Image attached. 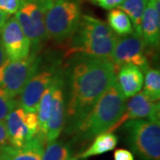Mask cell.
Returning <instances> with one entry per match:
<instances>
[{"instance_id":"obj_1","label":"cell","mask_w":160,"mask_h":160,"mask_svg":"<svg viewBox=\"0 0 160 160\" xmlns=\"http://www.w3.org/2000/svg\"><path fill=\"white\" fill-rule=\"evenodd\" d=\"M110 59L83 57L69 75V101L66 109L69 134H76L95 103L116 78Z\"/></svg>"},{"instance_id":"obj_2","label":"cell","mask_w":160,"mask_h":160,"mask_svg":"<svg viewBox=\"0 0 160 160\" xmlns=\"http://www.w3.org/2000/svg\"><path fill=\"white\" fill-rule=\"evenodd\" d=\"M118 38L105 22L92 15L83 14L78 28L69 38L66 55L110 59Z\"/></svg>"},{"instance_id":"obj_3","label":"cell","mask_w":160,"mask_h":160,"mask_svg":"<svg viewBox=\"0 0 160 160\" xmlns=\"http://www.w3.org/2000/svg\"><path fill=\"white\" fill-rule=\"evenodd\" d=\"M126 100L115 78L87 115L75 139L89 141L102 132L110 131L124 114Z\"/></svg>"},{"instance_id":"obj_4","label":"cell","mask_w":160,"mask_h":160,"mask_svg":"<svg viewBox=\"0 0 160 160\" xmlns=\"http://www.w3.org/2000/svg\"><path fill=\"white\" fill-rule=\"evenodd\" d=\"M127 144L141 160H160V125L149 120H129L123 125Z\"/></svg>"},{"instance_id":"obj_5","label":"cell","mask_w":160,"mask_h":160,"mask_svg":"<svg viewBox=\"0 0 160 160\" xmlns=\"http://www.w3.org/2000/svg\"><path fill=\"white\" fill-rule=\"evenodd\" d=\"M81 15L78 0H54L45 15L47 38L56 42L69 39L78 28Z\"/></svg>"},{"instance_id":"obj_6","label":"cell","mask_w":160,"mask_h":160,"mask_svg":"<svg viewBox=\"0 0 160 160\" xmlns=\"http://www.w3.org/2000/svg\"><path fill=\"white\" fill-rule=\"evenodd\" d=\"M40 58L36 52L22 60L6 61L0 67V87L12 98H16L23 87L39 69Z\"/></svg>"},{"instance_id":"obj_7","label":"cell","mask_w":160,"mask_h":160,"mask_svg":"<svg viewBox=\"0 0 160 160\" xmlns=\"http://www.w3.org/2000/svg\"><path fill=\"white\" fill-rule=\"evenodd\" d=\"M54 0H21L15 17L27 36L33 50L47 38L45 15Z\"/></svg>"},{"instance_id":"obj_8","label":"cell","mask_w":160,"mask_h":160,"mask_svg":"<svg viewBox=\"0 0 160 160\" xmlns=\"http://www.w3.org/2000/svg\"><path fill=\"white\" fill-rule=\"evenodd\" d=\"M110 60L117 70L125 64L136 66L143 73L149 69V60L146 55V44L142 38L134 33L118 38Z\"/></svg>"},{"instance_id":"obj_9","label":"cell","mask_w":160,"mask_h":160,"mask_svg":"<svg viewBox=\"0 0 160 160\" xmlns=\"http://www.w3.org/2000/svg\"><path fill=\"white\" fill-rule=\"evenodd\" d=\"M9 145L20 148L38 136V122L36 112L27 111L20 105L12 109L5 119Z\"/></svg>"},{"instance_id":"obj_10","label":"cell","mask_w":160,"mask_h":160,"mask_svg":"<svg viewBox=\"0 0 160 160\" xmlns=\"http://www.w3.org/2000/svg\"><path fill=\"white\" fill-rule=\"evenodd\" d=\"M0 41L10 60H22L30 53L31 43L15 16L8 17L3 25L0 30Z\"/></svg>"},{"instance_id":"obj_11","label":"cell","mask_w":160,"mask_h":160,"mask_svg":"<svg viewBox=\"0 0 160 160\" xmlns=\"http://www.w3.org/2000/svg\"><path fill=\"white\" fill-rule=\"evenodd\" d=\"M66 105L63 92V79L60 74L54 78V89L49 119L47 121L43 142L45 144L57 140L66 121Z\"/></svg>"},{"instance_id":"obj_12","label":"cell","mask_w":160,"mask_h":160,"mask_svg":"<svg viewBox=\"0 0 160 160\" xmlns=\"http://www.w3.org/2000/svg\"><path fill=\"white\" fill-rule=\"evenodd\" d=\"M56 75L57 71L52 68L38 71L21 92L19 105L27 111L37 112L40 99L47 87L52 83Z\"/></svg>"},{"instance_id":"obj_13","label":"cell","mask_w":160,"mask_h":160,"mask_svg":"<svg viewBox=\"0 0 160 160\" xmlns=\"http://www.w3.org/2000/svg\"><path fill=\"white\" fill-rule=\"evenodd\" d=\"M129 99V102L126 103L124 114L109 132H113L129 120L147 119L159 123L160 105L158 102L150 101L142 91H140Z\"/></svg>"},{"instance_id":"obj_14","label":"cell","mask_w":160,"mask_h":160,"mask_svg":"<svg viewBox=\"0 0 160 160\" xmlns=\"http://www.w3.org/2000/svg\"><path fill=\"white\" fill-rule=\"evenodd\" d=\"M160 0H148L142 18V36L146 46L157 48L160 41Z\"/></svg>"},{"instance_id":"obj_15","label":"cell","mask_w":160,"mask_h":160,"mask_svg":"<svg viewBox=\"0 0 160 160\" xmlns=\"http://www.w3.org/2000/svg\"><path fill=\"white\" fill-rule=\"evenodd\" d=\"M143 79L142 71L131 64L120 66L116 72V82L126 99L131 98L142 89Z\"/></svg>"},{"instance_id":"obj_16","label":"cell","mask_w":160,"mask_h":160,"mask_svg":"<svg viewBox=\"0 0 160 160\" xmlns=\"http://www.w3.org/2000/svg\"><path fill=\"white\" fill-rule=\"evenodd\" d=\"M44 145L38 136L20 148L8 144L0 151V160H42Z\"/></svg>"},{"instance_id":"obj_17","label":"cell","mask_w":160,"mask_h":160,"mask_svg":"<svg viewBox=\"0 0 160 160\" xmlns=\"http://www.w3.org/2000/svg\"><path fill=\"white\" fill-rule=\"evenodd\" d=\"M118 138L112 132H104L94 137L91 145L78 156V159H87L92 157L102 155L111 151L117 147Z\"/></svg>"},{"instance_id":"obj_18","label":"cell","mask_w":160,"mask_h":160,"mask_svg":"<svg viewBox=\"0 0 160 160\" xmlns=\"http://www.w3.org/2000/svg\"><path fill=\"white\" fill-rule=\"evenodd\" d=\"M148 0H125L121 5L118 6L124 12L131 21L133 33L139 37L142 36V18Z\"/></svg>"},{"instance_id":"obj_19","label":"cell","mask_w":160,"mask_h":160,"mask_svg":"<svg viewBox=\"0 0 160 160\" xmlns=\"http://www.w3.org/2000/svg\"><path fill=\"white\" fill-rule=\"evenodd\" d=\"M53 89H54V79H53L51 85L47 87V89L45 91V92L43 93L39 102H38L37 112H36L37 116H38V137L39 138L42 142H43L45 132H46V124H47V121L49 119V116H50V112H51Z\"/></svg>"},{"instance_id":"obj_20","label":"cell","mask_w":160,"mask_h":160,"mask_svg":"<svg viewBox=\"0 0 160 160\" xmlns=\"http://www.w3.org/2000/svg\"><path fill=\"white\" fill-rule=\"evenodd\" d=\"M107 19V24L117 36L125 37L133 33L132 25L129 17L118 8L109 10Z\"/></svg>"},{"instance_id":"obj_21","label":"cell","mask_w":160,"mask_h":160,"mask_svg":"<svg viewBox=\"0 0 160 160\" xmlns=\"http://www.w3.org/2000/svg\"><path fill=\"white\" fill-rule=\"evenodd\" d=\"M71 155L72 150L69 143L55 140L46 143L42 155V160H69Z\"/></svg>"},{"instance_id":"obj_22","label":"cell","mask_w":160,"mask_h":160,"mask_svg":"<svg viewBox=\"0 0 160 160\" xmlns=\"http://www.w3.org/2000/svg\"><path fill=\"white\" fill-rule=\"evenodd\" d=\"M143 90L145 95L152 102H158L160 98V71L158 69H148L144 72Z\"/></svg>"},{"instance_id":"obj_23","label":"cell","mask_w":160,"mask_h":160,"mask_svg":"<svg viewBox=\"0 0 160 160\" xmlns=\"http://www.w3.org/2000/svg\"><path fill=\"white\" fill-rule=\"evenodd\" d=\"M19 106V101L16 98L11 97L3 88L0 87V122L5 121L6 117Z\"/></svg>"},{"instance_id":"obj_24","label":"cell","mask_w":160,"mask_h":160,"mask_svg":"<svg viewBox=\"0 0 160 160\" xmlns=\"http://www.w3.org/2000/svg\"><path fill=\"white\" fill-rule=\"evenodd\" d=\"M21 0H0V10L8 15L16 13L20 8Z\"/></svg>"},{"instance_id":"obj_25","label":"cell","mask_w":160,"mask_h":160,"mask_svg":"<svg viewBox=\"0 0 160 160\" xmlns=\"http://www.w3.org/2000/svg\"><path fill=\"white\" fill-rule=\"evenodd\" d=\"M87 1H89L90 3L95 6L102 7L103 9L111 10V9L117 8L125 0H87Z\"/></svg>"},{"instance_id":"obj_26","label":"cell","mask_w":160,"mask_h":160,"mask_svg":"<svg viewBox=\"0 0 160 160\" xmlns=\"http://www.w3.org/2000/svg\"><path fill=\"white\" fill-rule=\"evenodd\" d=\"M114 160H134V157L128 149H118L115 150Z\"/></svg>"},{"instance_id":"obj_27","label":"cell","mask_w":160,"mask_h":160,"mask_svg":"<svg viewBox=\"0 0 160 160\" xmlns=\"http://www.w3.org/2000/svg\"><path fill=\"white\" fill-rule=\"evenodd\" d=\"M8 144H9V139H8L6 124L5 121H1L0 122V151Z\"/></svg>"},{"instance_id":"obj_28","label":"cell","mask_w":160,"mask_h":160,"mask_svg":"<svg viewBox=\"0 0 160 160\" xmlns=\"http://www.w3.org/2000/svg\"><path fill=\"white\" fill-rule=\"evenodd\" d=\"M7 59V56H6V52H5V49L2 46V43L0 41V67L2 66V64L5 62Z\"/></svg>"},{"instance_id":"obj_29","label":"cell","mask_w":160,"mask_h":160,"mask_svg":"<svg viewBox=\"0 0 160 160\" xmlns=\"http://www.w3.org/2000/svg\"><path fill=\"white\" fill-rule=\"evenodd\" d=\"M8 17H9V15L7 13H6V12H4L0 10V30L2 29L3 25L6 22V20L8 19Z\"/></svg>"},{"instance_id":"obj_30","label":"cell","mask_w":160,"mask_h":160,"mask_svg":"<svg viewBox=\"0 0 160 160\" xmlns=\"http://www.w3.org/2000/svg\"><path fill=\"white\" fill-rule=\"evenodd\" d=\"M69 160H78V158H69Z\"/></svg>"}]
</instances>
